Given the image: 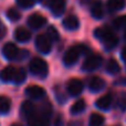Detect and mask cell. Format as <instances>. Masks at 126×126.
<instances>
[{
  "mask_svg": "<svg viewBox=\"0 0 126 126\" xmlns=\"http://www.w3.org/2000/svg\"><path fill=\"white\" fill-rule=\"evenodd\" d=\"M65 3H66L65 0H49L48 6H49V9L51 10V12L54 16L59 17V16H61L64 12Z\"/></svg>",
  "mask_w": 126,
  "mask_h": 126,
  "instance_id": "8",
  "label": "cell"
},
{
  "mask_svg": "<svg viewBox=\"0 0 126 126\" xmlns=\"http://www.w3.org/2000/svg\"><path fill=\"white\" fill-rule=\"evenodd\" d=\"M26 94L27 96H29L30 98L33 100H40L46 95V90L43 87L39 86V85H31L28 86L26 90Z\"/></svg>",
  "mask_w": 126,
  "mask_h": 126,
  "instance_id": "9",
  "label": "cell"
},
{
  "mask_svg": "<svg viewBox=\"0 0 126 126\" xmlns=\"http://www.w3.org/2000/svg\"><path fill=\"white\" fill-rule=\"evenodd\" d=\"M112 101H113V97H112L111 94H105V95L101 96L97 101H96L95 105L97 109L103 110V111H106L111 107L112 105Z\"/></svg>",
  "mask_w": 126,
  "mask_h": 126,
  "instance_id": "15",
  "label": "cell"
},
{
  "mask_svg": "<svg viewBox=\"0 0 126 126\" xmlns=\"http://www.w3.org/2000/svg\"><path fill=\"white\" fill-rule=\"evenodd\" d=\"M104 117L101 114L97 113H93L90 116V121H89V125L90 126H101L104 123Z\"/></svg>",
  "mask_w": 126,
  "mask_h": 126,
  "instance_id": "22",
  "label": "cell"
},
{
  "mask_svg": "<svg viewBox=\"0 0 126 126\" xmlns=\"http://www.w3.org/2000/svg\"><path fill=\"white\" fill-rule=\"evenodd\" d=\"M7 17H8L11 21H18V20H20V18H21V15H20V12L17 9L10 8L8 10V12H7Z\"/></svg>",
  "mask_w": 126,
  "mask_h": 126,
  "instance_id": "26",
  "label": "cell"
},
{
  "mask_svg": "<svg viewBox=\"0 0 126 126\" xmlns=\"http://www.w3.org/2000/svg\"><path fill=\"white\" fill-rule=\"evenodd\" d=\"M37 114V109L31 102H24L21 106V115L23 116V118H26L27 121L30 120L32 116H34Z\"/></svg>",
  "mask_w": 126,
  "mask_h": 126,
  "instance_id": "13",
  "label": "cell"
},
{
  "mask_svg": "<svg viewBox=\"0 0 126 126\" xmlns=\"http://www.w3.org/2000/svg\"><path fill=\"white\" fill-rule=\"evenodd\" d=\"M122 58L124 61H126V49H124V50L122 51Z\"/></svg>",
  "mask_w": 126,
  "mask_h": 126,
  "instance_id": "32",
  "label": "cell"
},
{
  "mask_svg": "<svg viewBox=\"0 0 126 126\" xmlns=\"http://www.w3.org/2000/svg\"><path fill=\"white\" fill-rule=\"evenodd\" d=\"M106 71L110 74H117L121 71V66L115 59H110L106 63Z\"/></svg>",
  "mask_w": 126,
  "mask_h": 126,
  "instance_id": "20",
  "label": "cell"
},
{
  "mask_svg": "<svg viewBox=\"0 0 126 126\" xmlns=\"http://www.w3.org/2000/svg\"><path fill=\"white\" fill-rule=\"evenodd\" d=\"M91 15L94 19H101L104 15V9L101 1H95L91 7Z\"/></svg>",
  "mask_w": 126,
  "mask_h": 126,
  "instance_id": "17",
  "label": "cell"
},
{
  "mask_svg": "<svg viewBox=\"0 0 126 126\" xmlns=\"http://www.w3.org/2000/svg\"><path fill=\"white\" fill-rule=\"evenodd\" d=\"M11 126H21V125H19V124H13V125H11Z\"/></svg>",
  "mask_w": 126,
  "mask_h": 126,
  "instance_id": "34",
  "label": "cell"
},
{
  "mask_svg": "<svg viewBox=\"0 0 126 126\" xmlns=\"http://www.w3.org/2000/svg\"><path fill=\"white\" fill-rule=\"evenodd\" d=\"M35 46L37 49L43 54H48L51 52V49H52V43H51V40L48 38V35H43L40 34L35 39Z\"/></svg>",
  "mask_w": 126,
  "mask_h": 126,
  "instance_id": "5",
  "label": "cell"
},
{
  "mask_svg": "<svg viewBox=\"0 0 126 126\" xmlns=\"http://www.w3.org/2000/svg\"><path fill=\"white\" fill-rule=\"evenodd\" d=\"M54 126H63V120H62L61 115H58L57 117H55Z\"/></svg>",
  "mask_w": 126,
  "mask_h": 126,
  "instance_id": "30",
  "label": "cell"
},
{
  "mask_svg": "<svg viewBox=\"0 0 126 126\" xmlns=\"http://www.w3.org/2000/svg\"><path fill=\"white\" fill-rule=\"evenodd\" d=\"M7 33V29H6V26H4L3 23H2V21L0 20V40L3 39L4 35H6Z\"/></svg>",
  "mask_w": 126,
  "mask_h": 126,
  "instance_id": "29",
  "label": "cell"
},
{
  "mask_svg": "<svg viewBox=\"0 0 126 126\" xmlns=\"http://www.w3.org/2000/svg\"><path fill=\"white\" fill-rule=\"evenodd\" d=\"M30 72L33 75L38 76V78H46L48 74L49 67L48 64L44 60H42L41 58H34L32 61L30 62Z\"/></svg>",
  "mask_w": 126,
  "mask_h": 126,
  "instance_id": "2",
  "label": "cell"
},
{
  "mask_svg": "<svg viewBox=\"0 0 126 126\" xmlns=\"http://www.w3.org/2000/svg\"><path fill=\"white\" fill-rule=\"evenodd\" d=\"M17 2L21 8L24 9H29L34 6V0H17Z\"/></svg>",
  "mask_w": 126,
  "mask_h": 126,
  "instance_id": "28",
  "label": "cell"
},
{
  "mask_svg": "<svg viewBox=\"0 0 126 126\" xmlns=\"http://www.w3.org/2000/svg\"><path fill=\"white\" fill-rule=\"evenodd\" d=\"M19 49L17 48V46H15L13 43H7L2 48V54L7 60H15L17 58H19Z\"/></svg>",
  "mask_w": 126,
  "mask_h": 126,
  "instance_id": "6",
  "label": "cell"
},
{
  "mask_svg": "<svg viewBox=\"0 0 126 126\" xmlns=\"http://www.w3.org/2000/svg\"><path fill=\"white\" fill-rule=\"evenodd\" d=\"M47 23V19L39 13H33L28 19V26L32 29H40Z\"/></svg>",
  "mask_w": 126,
  "mask_h": 126,
  "instance_id": "10",
  "label": "cell"
},
{
  "mask_svg": "<svg viewBox=\"0 0 126 126\" xmlns=\"http://www.w3.org/2000/svg\"><path fill=\"white\" fill-rule=\"evenodd\" d=\"M18 69L13 66H7L0 72V80L2 82H15L16 75H17Z\"/></svg>",
  "mask_w": 126,
  "mask_h": 126,
  "instance_id": "11",
  "label": "cell"
},
{
  "mask_svg": "<svg viewBox=\"0 0 126 126\" xmlns=\"http://www.w3.org/2000/svg\"><path fill=\"white\" fill-rule=\"evenodd\" d=\"M105 81L100 76H93L89 81V89L92 92H100L104 89Z\"/></svg>",
  "mask_w": 126,
  "mask_h": 126,
  "instance_id": "14",
  "label": "cell"
},
{
  "mask_svg": "<svg viewBox=\"0 0 126 126\" xmlns=\"http://www.w3.org/2000/svg\"><path fill=\"white\" fill-rule=\"evenodd\" d=\"M63 27H64L66 30H76V29L80 27V21L75 16L71 15L67 16L64 20H63Z\"/></svg>",
  "mask_w": 126,
  "mask_h": 126,
  "instance_id": "16",
  "label": "cell"
},
{
  "mask_svg": "<svg viewBox=\"0 0 126 126\" xmlns=\"http://www.w3.org/2000/svg\"><path fill=\"white\" fill-rule=\"evenodd\" d=\"M11 107V102L8 97L6 96H0V113L1 114H7L10 111Z\"/></svg>",
  "mask_w": 126,
  "mask_h": 126,
  "instance_id": "23",
  "label": "cell"
},
{
  "mask_svg": "<svg viewBox=\"0 0 126 126\" xmlns=\"http://www.w3.org/2000/svg\"><path fill=\"white\" fill-rule=\"evenodd\" d=\"M47 35H48V38L51 41H58V40H59V32H58L57 29L52 26L48 28V30H47Z\"/></svg>",
  "mask_w": 126,
  "mask_h": 126,
  "instance_id": "24",
  "label": "cell"
},
{
  "mask_svg": "<svg viewBox=\"0 0 126 126\" xmlns=\"http://www.w3.org/2000/svg\"><path fill=\"white\" fill-rule=\"evenodd\" d=\"M90 1H91V0H81V2H82V3H89Z\"/></svg>",
  "mask_w": 126,
  "mask_h": 126,
  "instance_id": "33",
  "label": "cell"
},
{
  "mask_svg": "<svg viewBox=\"0 0 126 126\" xmlns=\"http://www.w3.org/2000/svg\"><path fill=\"white\" fill-rule=\"evenodd\" d=\"M113 23H114V27L117 29L126 28V16H122V17L116 18Z\"/></svg>",
  "mask_w": 126,
  "mask_h": 126,
  "instance_id": "27",
  "label": "cell"
},
{
  "mask_svg": "<svg viewBox=\"0 0 126 126\" xmlns=\"http://www.w3.org/2000/svg\"><path fill=\"white\" fill-rule=\"evenodd\" d=\"M27 79V72L24 69H18V72H17V75H16V79H15V83L17 84H21L26 81Z\"/></svg>",
  "mask_w": 126,
  "mask_h": 126,
  "instance_id": "25",
  "label": "cell"
},
{
  "mask_svg": "<svg viewBox=\"0 0 126 126\" xmlns=\"http://www.w3.org/2000/svg\"><path fill=\"white\" fill-rule=\"evenodd\" d=\"M69 126H82V123L81 122H71L69 124Z\"/></svg>",
  "mask_w": 126,
  "mask_h": 126,
  "instance_id": "31",
  "label": "cell"
},
{
  "mask_svg": "<svg viewBox=\"0 0 126 126\" xmlns=\"http://www.w3.org/2000/svg\"><path fill=\"white\" fill-rule=\"evenodd\" d=\"M103 62V59L101 55H97V54H94V55H91L82 64V70L85 72H92L94 70L98 69L101 66Z\"/></svg>",
  "mask_w": 126,
  "mask_h": 126,
  "instance_id": "4",
  "label": "cell"
},
{
  "mask_svg": "<svg viewBox=\"0 0 126 126\" xmlns=\"http://www.w3.org/2000/svg\"><path fill=\"white\" fill-rule=\"evenodd\" d=\"M15 38H16V40L19 42H27L30 40L31 33L29 32L27 29L21 27V28H18L17 30L15 31Z\"/></svg>",
  "mask_w": 126,
  "mask_h": 126,
  "instance_id": "18",
  "label": "cell"
},
{
  "mask_svg": "<svg viewBox=\"0 0 126 126\" xmlns=\"http://www.w3.org/2000/svg\"><path fill=\"white\" fill-rule=\"evenodd\" d=\"M94 35L100 41H102V43L107 50L114 49L118 44V38L107 28H97L94 31Z\"/></svg>",
  "mask_w": 126,
  "mask_h": 126,
  "instance_id": "1",
  "label": "cell"
},
{
  "mask_svg": "<svg viewBox=\"0 0 126 126\" xmlns=\"http://www.w3.org/2000/svg\"><path fill=\"white\" fill-rule=\"evenodd\" d=\"M84 47L82 46H76V47H72L70 48L66 52L64 53V57H63V62L66 66H71L74 65L76 63V61L79 60L81 53L84 51Z\"/></svg>",
  "mask_w": 126,
  "mask_h": 126,
  "instance_id": "3",
  "label": "cell"
},
{
  "mask_svg": "<svg viewBox=\"0 0 126 126\" xmlns=\"http://www.w3.org/2000/svg\"><path fill=\"white\" fill-rule=\"evenodd\" d=\"M37 1H41V0H37Z\"/></svg>",
  "mask_w": 126,
  "mask_h": 126,
  "instance_id": "35",
  "label": "cell"
},
{
  "mask_svg": "<svg viewBox=\"0 0 126 126\" xmlns=\"http://www.w3.org/2000/svg\"><path fill=\"white\" fill-rule=\"evenodd\" d=\"M126 6L125 0H109L107 1V8L112 12H116L122 9H124Z\"/></svg>",
  "mask_w": 126,
  "mask_h": 126,
  "instance_id": "19",
  "label": "cell"
},
{
  "mask_svg": "<svg viewBox=\"0 0 126 126\" xmlns=\"http://www.w3.org/2000/svg\"><path fill=\"white\" fill-rule=\"evenodd\" d=\"M85 107H86V103H85L84 100H79L72 105L71 107V114L73 115H78V114H81L82 112H84Z\"/></svg>",
  "mask_w": 126,
  "mask_h": 126,
  "instance_id": "21",
  "label": "cell"
},
{
  "mask_svg": "<svg viewBox=\"0 0 126 126\" xmlns=\"http://www.w3.org/2000/svg\"><path fill=\"white\" fill-rule=\"evenodd\" d=\"M66 90L69 92L70 95L72 96H78L82 93L83 91V83L82 81L78 80V79H72L66 85Z\"/></svg>",
  "mask_w": 126,
  "mask_h": 126,
  "instance_id": "7",
  "label": "cell"
},
{
  "mask_svg": "<svg viewBox=\"0 0 126 126\" xmlns=\"http://www.w3.org/2000/svg\"><path fill=\"white\" fill-rule=\"evenodd\" d=\"M50 117H47V116L40 114H35L34 116L28 120L29 126H50Z\"/></svg>",
  "mask_w": 126,
  "mask_h": 126,
  "instance_id": "12",
  "label": "cell"
}]
</instances>
